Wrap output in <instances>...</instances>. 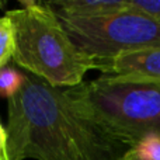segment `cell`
<instances>
[{
    "mask_svg": "<svg viewBox=\"0 0 160 160\" xmlns=\"http://www.w3.org/2000/svg\"><path fill=\"white\" fill-rule=\"evenodd\" d=\"M24 75L21 90L7 100L11 160H121L128 148L82 118L63 88Z\"/></svg>",
    "mask_w": 160,
    "mask_h": 160,
    "instance_id": "obj_1",
    "label": "cell"
},
{
    "mask_svg": "<svg viewBox=\"0 0 160 160\" xmlns=\"http://www.w3.org/2000/svg\"><path fill=\"white\" fill-rule=\"evenodd\" d=\"M6 17L14 30L13 61L37 79L70 88L96 69V62L73 42L49 2L21 0L20 8L8 10Z\"/></svg>",
    "mask_w": 160,
    "mask_h": 160,
    "instance_id": "obj_2",
    "label": "cell"
},
{
    "mask_svg": "<svg viewBox=\"0 0 160 160\" xmlns=\"http://www.w3.org/2000/svg\"><path fill=\"white\" fill-rule=\"evenodd\" d=\"M63 91L82 118L128 149L149 135L160 136V84L102 75Z\"/></svg>",
    "mask_w": 160,
    "mask_h": 160,
    "instance_id": "obj_3",
    "label": "cell"
},
{
    "mask_svg": "<svg viewBox=\"0 0 160 160\" xmlns=\"http://www.w3.org/2000/svg\"><path fill=\"white\" fill-rule=\"evenodd\" d=\"M55 13L78 48L94 62L131 51L160 48V22L128 7L87 18Z\"/></svg>",
    "mask_w": 160,
    "mask_h": 160,
    "instance_id": "obj_4",
    "label": "cell"
},
{
    "mask_svg": "<svg viewBox=\"0 0 160 160\" xmlns=\"http://www.w3.org/2000/svg\"><path fill=\"white\" fill-rule=\"evenodd\" d=\"M96 70L118 80L160 84V48L131 51L96 61Z\"/></svg>",
    "mask_w": 160,
    "mask_h": 160,
    "instance_id": "obj_5",
    "label": "cell"
},
{
    "mask_svg": "<svg viewBox=\"0 0 160 160\" xmlns=\"http://www.w3.org/2000/svg\"><path fill=\"white\" fill-rule=\"evenodd\" d=\"M53 10L72 17H100L127 8V0H56L49 2Z\"/></svg>",
    "mask_w": 160,
    "mask_h": 160,
    "instance_id": "obj_6",
    "label": "cell"
},
{
    "mask_svg": "<svg viewBox=\"0 0 160 160\" xmlns=\"http://www.w3.org/2000/svg\"><path fill=\"white\" fill-rule=\"evenodd\" d=\"M25 75L10 66H4L0 69V97L11 98L14 97L21 87L24 86Z\"/></svg>",
    "mask_w": 160,
    "mask_h": 160,
    "instance_id": "obj_7",
    "label": "cell"
},
{
    "mask_svg": "<svg viewBox=\"0 0 160 160\" xmlns=\"http://www.w3.org/2000/svg\"><path fill=\"white\" fill-rule=\"evenodd\" d=\"M14 53V30L6 16L0 17V69L7 66Z\"/></svg>",
    "mask_w": 160,
    "mask_h": 160,
    "instance_id": "obj_8",
    "label": "cell"
},
{
    "mask_svg": "<svg viewBox=\"0 0 160 160\" xmlns=\"http://www.w3.org/2000/svg\"><path fill=\"white\" fill-rule=\"evenodd\" d=\"M132 150L141 160H160V136L149 135L139 141Z\"/></svg>",
    "mask_w": 160,
    "mask_h": 160,
    "instance_id": "obj_9",
    "label": "cell"
},
{
    "mask_svg": "<svg viewBox=\"0 0 160 160\" xmlns=\"http://www.w3.org/2000/svg\"><path fill=\"white\" fill-rule=\"evenodd\" d=\"M127 7L160 22V0H127Z\"/></svg>",
    "mask_w": 160,
    "mask_h": 160,
    "instance_id": "obj_10",
    "label": "cell"
},
{
    "mask_svg": "<svg viewBox=\"0 0 160 160\" xmlns=\"http://www.w3.org/2000/svg\"><path fill=\"white\" fill-rule=\"evenodd\" d=\"M0 160H11L8 155V138L7 131L0 121Z\"/></svg>",
    "mask_w": 160,
    "mask_h": 160,
    "instance_id": "obj_11",
    "label": "cell"
},
{
    "mask_svg": "<svg viewBox=\"0 0 160 160\" xmlns=\"http://www.w3.org/2000/svg\"><path fill=\"white\" fill-rule=\"evenodd\" d=\"M121 160H141V159L138 158V155H136L132 149H128L127 152L124 153V156L121 158Z\"/></svg>",
    "mask_w": 160,
    "mask_h": 160,
    "instance_id": "obj_12",
    "label": "cell"
},
{
    "mask_svg": "<svg viewBox=\"0 0 160 160\" xmlns=\"http://www.w3.org/2000/svg\"><path fill=\"white\" fill-rule=\"evenodd\" d=\"M3 4H4V3H3V2H0V8L3 7Z\"/></svg>",
    "mask_w": 160,
    "mask_h": 160,
    "instance_id": "obj_13",
    "label": "cell"
}]
</instances>
